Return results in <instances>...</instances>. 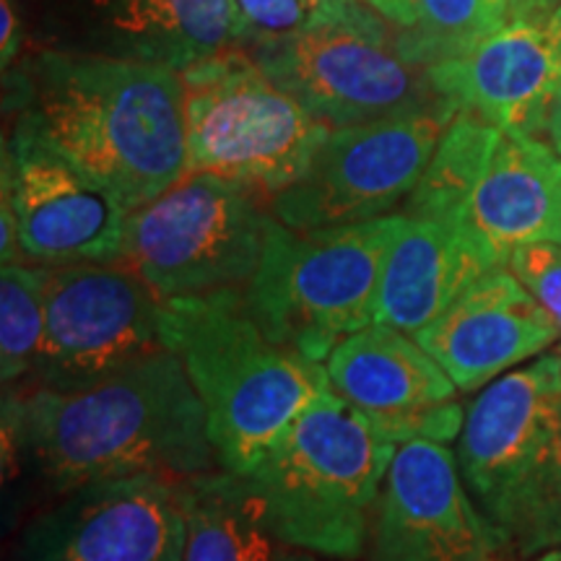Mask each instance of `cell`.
<instances>
[{"mask_svg": "<svg viewBox=\"0 0 561 561\" xmlns=\"http://www.w3.org/2000/svg\"><path fill=\"white\" fill-rule=\"evenodd\" d=\"M458 112L447 104L333 128L297 182L273 195V219L289 229L348 227L405 206Z\"/></svg>", "mask_w": 561, "mask_h": 561, "instance_id": "cell-9", "label": "cell"}, {"mask_svg": "<svg viewBox=\"0 0 561 561\" xmlns=\"http://www.w3.org/2000/svg\"><path fill=\"white\" fill-rule=\"evenodd\" d=\"M504 133L494 125L458 115L442 136L437 151L419 180L416 191L405 201V216L458 224L468 195L486 172Z\"/></svg>", "mask_w": 561, "mask_h": 561, "instance_id": "cell-22", "label": "cell"}, {"mask_svg": "<svg viewBox=\"0 0 561 561\" xmlns=\"http://www.w3.org/2000/svg\"><path fill=\"white\" fill-rule=\"evenodd\" d=\"M9 100L136 210L187 174L178 70L102 55L32 50L5 76Z\"/></svg>", "mask_w": 561, "mask_h": 561, "instance_id": "cell-2", "label": "cell"}, {"mask_svg": "<svg viewBox=\"0 0 561 561\" xmlns=\"http://www.w3.org/2000/svg\"><path fill=\"white\" fill-rule=\"evenodd\" d=\"M265 195L216 174H185L128 216L121 263L159 299L244 289L263 261Z\"/></svg>", "mask_w": 561, "mask_h": 561, "instance_id": "cell-8", "label": "cell"}, {"mask_svg": "<svg viewBox=\"0 0 561 561\" xmlns=\"http://www.w3.org/2000/svg\"><path fill=\"white\" fill-rule=\"evenodd\" d=\"M0 185L30 265L121 263L130 210L24 115L3 146Z\"/></svg>", "mask_w": 561, "mask_h": 561, "instance_id": "cell-11", "label": "cell"}, {"mask_svg": "<svg viewBox=\"0 0 561 561\" xmlns=\"http://www.w3.org/2000/svg\"><path fill=\"white\" fill-rule=\"evenodd\" d=\"M278 561H335V559H325V557H314V553H307V551L286 549V551L278 557Z\"/></svg>", "mask_w": 561, "mask_h": 561, "instance_id": "cell-29", "label": "cell"}, {"mask_svg": "<svg viewBox=\"0 0 561 561\" xmlns=\"http://www.w3.org/2000/svg\"><path fill=\"white\" fill-rule=\"evenodd\" d=\"M19 561H185L178 483L144 473L60 494L26 523Z\"/></svg>", "mask_w": 561, "mask_h": 561, "instance_id": "cell-14", "label": "cell"}, {"mask_svg": "<svg viewBox=\"0 0 561 561\" xmlns=\"http://www.w3.org/2000/svg\"><path fill=\"white\" fill-rule=\"evenodd\" d=\"M507 271L536 297L561 333V244L538 242L517 248Z\"/></svg>", "mask_w": 561, "mask_h": 561, "instance_id": "cell-26", "label": "cell"}, {"mask_svg": "<svg viewBox=\"0 0 561 561\" xmlns=\"http://www.w3.org/2000/svg\"><path fill=\"white\" fill-rule=\"evenodd\" d=\"M237 47L299 37L328 26L390 34V24L359 0H231Z\"/></svg>", "mask_w": 561, "mask_h": 561, "instance_id": "cell-25", "label": "cell"}, {"mask_svg": "<svg viewBox=\"0 0 561 561\" xmlns=\"http://www.w3.org/2000/svg\"><path fill=\"white\" fill-rule=\"evenodd\" d=\"M458 115L541 138L561 79V9L517 13L460 60L432 68Z\"/></svg>", "mask_w": 561, "mask_h": 561, "instance_id": "cell-17", "label": "cell"}, {"mask_svg": "<svg viewBox=\"0 0 561 561\" xmlns=\"http://www.w3.org/2000/svg\"><path fill=\"white\" fill-rule=\"evenodd\" d=\"M533 11V0H512V16L517 13H530Z\"/></svg>", "mask_w": 561, "mask_h": 561, "instance_id": "cell-31", "label": "cell"}, {"mask_svg": "<svg viewBox=\"0 0 561 561\" xmlns=\"http://www.w3.org/2000/svg\"><path fill=\"white\" fill-rule=\"evenodd\" d=\"M159 335L198 396L219 468L237 476H248L271 442L331 390L325 364L257 328L242 289L161 299Z\"/></svg>", "mask_w": 561, "mask_h": 561, "instance_id": "cell-3", "label": "cell"}, {"mask_svg": "<svg viewBox=\"0 0 561 561\" xmlns=\"http://www.w3.org/2000/svg\"><path fill=\"white\" fill-rule=\"evenodd\" d=\"M403 214L348 227L297 231L268 221L263 261L242 289L244 310L273 343L322 364L371 325L390 244Z\"/></svg>", "mask_w": 561, "mask_h": 561, "instance_id": "cell-6", "label": "cell"}, {"mask_svg": "<svg viewBox=\"0 0 561 561\" xmlns=\"http://www.w3.org/2000/svg\"><path fill=\"white\" fill-rule=\"evenodd\" d=\"M491 271L455 224L403 214L382 265L371 325L416 335Z\"/></svg>", "mask_w": 561, "mask_h": 561, "instance_id": "cell-20", "label": "cell"}, {"mask_svg": "<svg viewBox=\"0 0 561 561\" xmlns=\"http://www.w3.org/2000/svg\"><path fill=\"white\" fill-rule=\"evenodd\" d=\"M180 79L187 174L240 182L265 201L307 172L333 130L242 47L193 62Z\"/></svg>", "mask_w": 561, "mask_h": 561, "instance_id": "cell-7", "label": "cell"}, {"mask_svg": "<svg viewBox=\"0 0 561 561\" xmlns=\"http://www.w3.org/2000/svg\"><path fill=\"white\" fill-rule=\"evenodd\" d=\"M546 136H549L553 149L561 153V79H559L557 94H553V102H551L549 123H546Z\"/></svg>", "mask_w": 561, "mask_h": 561, "instance_id": "cell-28", "label": "cell"}, {"mask_svg": "<svg viewBox=\"0 0 561 561\" xmlns=\"http://www.w3.org/2000/svg\"><path fill=\"white\" fill-rule=\"evenodd\" d=\"M331 388L392 445L460 437L466 409L458 388L409 333L369 325L351 333L325 359Z\"/></svg>", "mask_w": 561, "mask_h": 561, "instance_id": "cell-15", "label": "cell"}, {"mask_svg": "<svg viewBox=\"0 0 561 561\" xmlns=\"http://www.w3.org/2000/svg\"><path fill=\"white\" fill-rule=\"evenodd\" d=\"M3 416L13 453L55 496L91 481L149 473L178 483L219 468L206 413L170 348L79 390L5 392Z\"/></svg>", "mask_w": 561, "mask_h": 561, "instance_id": "cell-1", "label": "cell"}, {"mask_svg": "<svg viewBox=\"0 0 561 561\" xmlns=\"http://www.w3.org/2000/svg\"><path fill=\"white\" fill-rule=\"evenodd\" d=\"M512 19V0H416V24L396 30V47L416 66L460 60Z\"/></svg>", "mask_w": 561, "mask_h": 561, "instance_id": "cell-23", "label": "cell"}, {"mask_svg": "<svg viewBox=\"0 0 561 561\" xmlns=\"http://www.w3.org/2000/svg\"><path fill=\"white\" fill-rule=\"evenodd\" d=\"M557 322L507 268L476 280L413 335L466 396L481 392L523 362L538 359L559 339Z\"/></svg>", "mask_w": 561, "mask_h": 561, "instance_id": "cell-18", "label": "cell"}, {"mask_svg": "<svg viewBox=\"0 0 561 561\" xmlns=\"http://www.w3.org/2000/svg\"><path fill=\"white\" fill-rule=\"evenodd\" d=\"M396 447L331 388L271 442L248 481L286 549L356 561L369 551Z\"/></svg>", "mask_w": 561, "mask_h": 561, "instance_id": "cell-5", "label": "cell"}, {"mask_svg": "<svg viewBox=\"0 0 561 561\" xmlns=\"http://www.w3.org/2000/svg\"><path fill=\"white\" fill-rule=\"evenodd\" d=\"M242 50L331 128L447 104L434 87L432 68L405 60L398 50L396 30L371 34L328 26Z\"/></svg>", "mask_w": 561, "mask_h": 561, "instance_id": "cell-10", "label": "cell"}, {"mask_svg": "<svg viewBox=\"0 0 561 561\" xmlns=\"http://www.w3.org/2000/svg\"><path fill=\"white\" fill-rule=\"evenodd\" d=\"M45 305V346L30 382L37 388H87L164 348L161 299L123 263L50 265Z\"/></svg>", "mask_w": 561, "mask_h": 561, "instance_id": "cell-12", "label": "cell"}, {"mask_svg": "<svg viewBox=\"0 0 561 561\" xmlns=\"http://www.w3.org/2000/svg\"><path fill=\"white\" fill-rule=\"evenodd\" d=\"M533 561H561V549L546 551V553H541V557H538V559H533Z\"/></svg>", "mask_w": 561, "mask_h": 561, "instance_id": "cell-32", "label": "cell"}, {"mask_svg": "<svg viewBox=\"0 0 561 561\" xmlns=\"http://www.w3.org/2000/svg\"><path fill=\"white\" fill-rule=\"evenodd\" d=\"M185 515V561H278L273 536L248 476L224 468L178 481Z\"/></svg>", "mask_w": 561, "mask_h": 561, "instance_id": "cell-21", "label": "cell"}, {"mask_svg": "<svg viewBox=\"0 0 561 561\" xmlns=\"http://www.w3.org/2000/svg\"><path fill=\"white\" fill-rule=\"evenodd\" d=\"M460 479L502 559L561 549V354L486 385L458 437Z\"/></svg>", "mask_w": 561, "mask_h": 561, "instance_id": "cell-4", "label": "cell"}, {"mask_svg": "<svg viewBox=\"0 0 561 561\" xmlns=\"http://www.w3.org/2000/svg\"><path fill=\"white\" fill-rule=\"evenodd\" d=\"M455 227L494 271L525 244H561V153L536 136L504 133Z\"/></svg>", "mask_w": 561, "mask_h": 561, "instance_id": "cell-19", "label": "cell"}, {"mask_svg": "<svg viewBox=\"0 0 561 561\" xmlns=\"http://www.w3.org/2000/svg\"><path fill=\"white\" fill-rule=\"evenodd\" d=\"M369 561H504L442 442L396 447L382 483Z\"/></svg>", "mask_w": 561, "mask_h": 561, "instance_id": "cell-16", "label": "cell"}, {"mask_svg": "<svg viewBox=\"0 0 561 561\" xmlns=\"http://www.w3.org/2000/svg\"><path fill=\"white\" fill-rule=\"evenodd\" d=\"M32 50L149 62L182 73L237 47L231 0H19Z\"/></svg>", "mask_w": 561, "mask_h": 561, "instance_id": "cell-13", "label": "cell"}, {"mask_svg": "<svg viewBox=\"0 0 561 561\" xmlns=\"http://www.w3.org/2000/svg\"><path fill=\"white\" fill-rule=\"evenodd\" d=\"M45 268L30 263L3 265L0 273V377L5 390L34 380L45 346Z\"/></svg>", "mask_w": 561, "mask_h": 561, "instance_id": "cell-24", "label": "cell"}, {"mask_svg": "<svg viewBox=\"0 0 561 561\" xmlns=\"http://www.w3.org/2000/svg\"><path fill=\"white\" fill-rule=\"evenodd\" d=\"M559 354H561V346H559Z\"/></svg>", "mask_w": 561, "mask_h": 561, "instance_id": "cell-33", "label": "cell"}, {"mask_svg": "<svg viewBox=\"0 0 561 561\" xmlns=\"http://www.w3.org/2000/svg\"><path fill=\"white\" fill-rule=\"evenodd\" d=\"M561 0H533V11L530 13H543V11H559Z\"/></svg>", "mask_w": 561, "mask_h": 561, "instance_id": "cell-30", "label": "cell"}, {"mask_svg": "<svg viewBox=\"0 0 561 561\" xmlns=\"http://www.w3.org/2000/svg\"><path fill=\"white\" fill-rule=\"evenodd\" d=\"M392 30H411L416 24V0H364Z\"/></svg>", "mask_w": 561, "mask_h": 561, "instance_id": "cell-27", "label": "cell"}]
</instances>
